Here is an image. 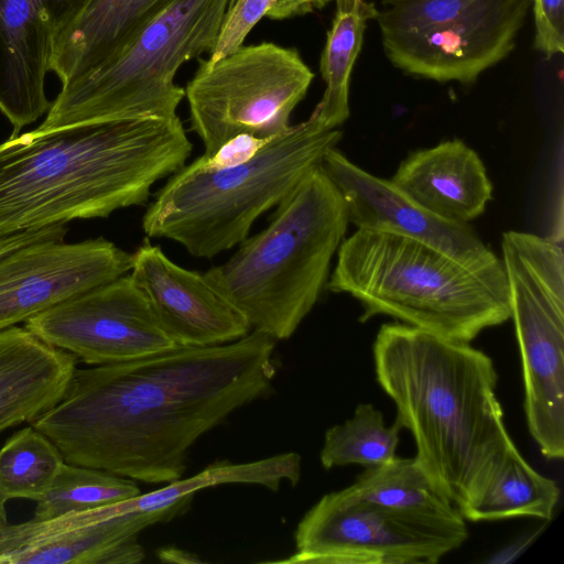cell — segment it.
Listing matches in <instances>:
<instances>
[{
  "mask_svg": "<svg viewBox=\"0 0 564 564\" xmlns=\"http://www.w3.org/2000/svg\"><path fill=\"white\" fill-rule=\"evenodd\" d=\"M274 348V338L251 330L226 344L76 368L61 401L31 425L66 463L169 484L200 436L269 393Z\"/></svg>",
  "mask_w": 564,
  "mask_h": 564,
  "instance_id": "cell-1",
  "label": "cell"
},
{
  "mask_svg": "<svg viewBox=\"0 0 564 564\" xmlns=\"http://www.w3.org/2000/svg\"><path fill=\"white\" fill-rule=\"evenodd\" d=\"M192 149L177 115L11 134L0 143V236L145 205Z\"/></svg>",
  "mask_w": 564,
  "mask_h": 564,
  "instance_id": "cell-2",
  "label": "cell"
},
{
  "mask_svg": "<svg viewBox=\"0 0 564 564\" xmlns=\"http://www.w3.org/2000/svg\"><path fill=\"white\" fill-rule=\"evenodd\" d=\"M372 355L378 383L414 437V458L459 510L514 445L492 359L400 322L379 328Z\"/></svg>",
  "mask_w": 564,
  "mask_h": 564,
  "instance_id": "cell-3",
  "label": "cell"
},
{
  "mask_svg": "<svg viewBox=\"0 0 564 564\" xmlns=\"http://www.w3.org/2000/svg\"><path fill=\"white\" fill-rule=\"evenodd\" d=\"M336 254L326 289L356 299L360 322L386 315L470 343L510 319L503 268L475 269L416 239L366 228L344 238Z\"/></svg>",
  "mask_w": 564,
  "mask_h": 564,
  "instance_id": "cell-4",
  "label": "cell"
},
{
  "mask_svg": "<svg viewBox=\"0 0 564 564\" xmlns=\"http://www.w3.org/2000/svg\"><path fill=\"white\" fill-rule=\"evenodd\" d=\"M348 224L346 203L319 164L280 202L263 230L204 274L251 330L288 339L326 288Z\"/></svg>",
  "mask_w": 564,
  "mask_h": 564,
  "instance_id": "cell-5",
  "label": "cell"
},
{
  "mask_svg": "<svg viewBox=\"0 0 564 564\" xmlns=\"http://www.w3.org/2000/svg\"><path fill=\"white\" fill-rule=\"evenodd\" d=\"M343 138L314 120L290 126L251 160L200 171L185 164L155 194L142 217L148 238L169 239L210 259L241 243L254 221L280 202Z\"/></svg>",
  "mask_w": 564,
  "mask_h": 564,
  "instance_id": "cell-6",
  "label": "cell"
},
{
  "mask_svg": "<svg viewBox=\"0 0 564 564\" xmlns=\"http://www.w3.org/2000/svg\"><path fill=\"white\" fill-rule=\"evenodd\" d=\"M230 0H175L104 62L62 85L43 122L54 130L176 115L178 68L210 52Z\"/></svg>",
  "mask_w": 564,
  "mask_h": 564,
  "instance_id": "cell-7",
  "label": "cell"
},
{
  "mask_svg": "<svg viewBox=\"0 0 564 564\" xmlns=\"http://www.w3.org/2000/svg\"><path fill=\"white\" fill-rule=\"evenodd\" d=\"M510 318L522 361L529 433L547 459L564 456V251L551 235L501 238Z\"/></svg>",
  "mask_w": 564,
  "mask_h": 564,
  "instance_id": "cell-8",
  "label": "cell"
},
{
  "mask_svg": "<svg viewBox=\"0 0 564 564\" xmlns=\"http://www.w3.org/2000/svg\"><path fill=\"white\" fill-rule=\"evenodd\" d=\"M531 0H386L384 53L403 72L469 84L514 47Z\"/></svg>",
  "mask_w": 564,
  "mask_h": 564,
  "instance_id": "cell-9",
  "label": "cell"
},
{
  "mask_svg": "<svg viewBox=\"0 0 564 564\" xmlns=\"http://www.w3.org/2000/svg\"><path fill=\"white\" fill-rule=\"evenodd\" d=\"M313 78L296 48L271 42L241 45L215 62L199 59L184 91L204 154L240 133L273 137L284 131Z\"/></svg>",
  "mask_w": 564,
  "mask_h": 564,
  "instance_id": "cell-10",
  "label": "cell"
},
{
  "mask_svg": "<svg viewBox=\"0 0 564 564\" xmlns=\"http://www.w3.org/2000/svg\"><path fill=\"white\" fill-rule=\"evenodd\" d=\"M468 538L462 514L388 508L344 489L324 495L301 519L296 552L276 563L435 564Z\"/></svg>",
  "mask_w": 564,
  "mask_h": 564,
  "instance_id": "cell-11",
  "label": "cell"
},
{
  "mask_svg": "<svg viewBox=\"0 0 564 564\" xmlns=\"http://www.w3.org/2000/svg\"><path fill=\"white\" fill-rule=\"evenodd\" d=\"M23 326L91 366L132 360L176 345L129 273L52 306Z\"/></svg>",
  "mask_w": 564,
  "mask_h": 564,
  "instance_id": "cell-12",
  "label": "cell"
},
{
  "mask_svg": "<svg viewBox=\"0 0 564 564\" xmlns=\"http://www.w3.org/2000/svg\"><path fill=\"white\" fill-rule=\"evenodd\" d=\"M132 253L102 237L42 240L0 258V330L130 273Z\"/></svg>",
  "mask_w": 564,
  "mask_h": 564,
  "instance_id": "cell-13",
  "label": "cell"
},
{
  "mask_svg": "<svg viewBox=\"0 0 564 564\" xmlns=\"http://www.w3.org/2000/svg\"><path fill=\"white\" fill-rule=\"evenodd\" d=\"M321 166L341 194L349 224L395 232L435 247L479 270H500V258L468 226L427 212L389 180L378 177L332 148Z\"/></svg>",
  "mask_w": 564,
  "mask_h": 564,
  "instance_id": "cell-14",
  "label": "cell"
},
{
  "mask_svg": "<svg viewBox=\"0 0 564 564\" xmlns=\"http://www.w3.org/2000/svg\"><path fill=\"white\" fill-rule=\"evenodd\" d=\"M87 0H0V112L18 134L51 107L55 45Z\"/></svg>",
  "mask_w": 564,
  "mask_h": 564,
  "instance_id": "cell-15",
  "label": "cell"
},
{
  "mask_svg": "<svg viewBox=\"0 0 564 564\" xmlns=\"http://www.w3.org/2000/svg\"><path fill=\"white\" fill-rule=\"evenodd\" d=\"M176 345L214 346L251 332L249 323L204 273L172 261L147 237L132 253L129 273Z\"/></svg>",
  "mask_w": 564,
  "mask_h": 564,
  "instance_id": "cell-16",
  "label": "cell"
},
{
  "mask_svg": "<svg viewBox=\"0 0 564 564\" xmlns=\"http://www.w3.org/2000/svg\"><path fill=\"white\" fill-rule=\"evenodd\" d=\"M433 215L468 225L492 199V183L478 153L459 139L409 154L389 180Z\"/></svg>",
  "mask_w": 564,
  "mask_h": 564,
  "instance_id": "cell-17",
  "label": "cell"
},
{
  "mask_svg": "<svg viewBox=\"0 0 564 564\" xmlns=\"http://www.w3.org/2000/svg\"><path fill=\"white\" fill-rule=\"evenodd\" d=\"M77 358L24 326L0 330V433L32 423L63 398Z\"/></svg>",
  "mask_w": 564,
  "mask_h": 564,
  "instance_id": "cell-18",
  "label": "cell"
},
{
  "mask_svg": "<svg viewBox=\"0 0 564 564\" xmlns=\"http://www.w3.org/2000/svg\"><path fill=\"white\" fill-rule=\"evenodd\" d=\"M170 512L128 513L80 528L0 547V564H135L145 557L138 541Z\"/></svg>",
  "mask_w": 564,
  "mask_h": 564,
  "instance_id": "cell-19",
  "label": "cell"
},
{
  "mask_svg": "<svg viewBox=\"0 0 564 564\" xmlns=\"http://www.w3.org/2000/svg\"><path fill=\"white\" fill-rule=\"evenodd\" d=\"M175 0H87L61 34L51 72L62 85L121 48Z\"/></svg>",
  "mask_w": 564,
  "mask_h": 564,
  "instance_id": "cell-20",
  "label": "cell"
},
{
  "mask_svg": "<svg viewBox=\"0 0 564 564\" xmlns=\"http://www.w3.org/2000/svg\"><path fill=\"white\" fill-rule=\"evenodd\" d=\"M560 495L557 482L535 470L513 445L458 511L465 520L474 522L514 517L550 520Z\"/></svg>",
  "mask_w": 564,
  "mask_h": 564,
  "instance_id": "cell-21",
  "label": "cell"
},
{
  "mask_svg": "<svg viewBox=\"0 0 564 564\" xmlns=\"http://www.w3.org/2000/svg\"><path fill=\"white\" fill-rule=\"evenodd\" d=\"M336 11L321 55L319 70L326 88L308 117L322 128L337 129L349 117V80L360 52L367 22L379 10L368 0H335Z\"/></svg>",
  "mask_w": 564,
  "mask_h": 564,
  "instance_id": "cell-22",
  "label": "cell"
},
{
  "mask_svg": "<svg viewBox=\"0 0 564 564\" xmlns=\"http://www.w3.org/2000/svg\"><path fill=\"white\" fill-rule=\"evenodd\" d=\"M344 490L355 498L388 508L440 517L460 514L414 457H394L368 467Z\"/></svg>",
  "mask_w": 564,
  "mask_h": 564,
  "instance_id": "cell-23",
  "label": "cell"
},
{
  "mask_svg": "<svg viewBox=\"0 0 564 564\" xmlns=\"http://www.w3.org/2000/svg\"><path fill=\"white\" fill-rule=\"evenodd\" d=\"M401 422L387 426L382 413L370 403L357 405L351 419L329 427L319 458L325 469L361 465L366 468L397 457Z\"/></svg>",
  "mask_w": 564,
  "mask_h": 564,
  "instance_id": "cell-24",
  "label": "cell"
},
{
  "mask_svg": "<svg viewBox=\"0 0 564 564\" xmlns=\"http://www.w3.org/2000/svg\"><path fill=\"white\" fill-rule=\"evenodd\" d=\"M64 463L59 449L31 424L17 431L0 448V501H39Z\"/></svg>",
  "mask_w": 564,
  "mask_h": 564,
  "instance_id": "cell-25",
  "label": "cell"
},
{
  "mask_svg": "<svg viewBox=\"0 0 564 564\" xmlns=\"http://www.w3.org/2000/svg\"><path fill=\"white\" fill-rule=\"evenodd\" d=\"M140 494L133 479L65 462L46 494L36 501L32 520L46 521L91 510Z\"/></svg>",
  "mask_w": 564,
  "mask_h": 564,
  "instance_id": "cell-26",
  "label": "cell"
},
{
  "mask_svg": "<svg viewBox=\"0 0 564 564\" xmlns=\"http://www.w3.org/2000/svg\"><path fill=\"white\" fill-rule=\"evenodd\" d=\"M332 0H230L224 14L219 37L224 44L237 47L262 19L284 20L322 9Z\"/></svg>",
  "mask_w": 564,
  "mask_h": 564,
  "instance_id": "cell-27",
  "label": "cell"
},
{
  "mask_svg": "<svg viewBox=\"0 0 564 564\" xmlns=\"http://www.w3.org/2000/svg\"><path fill=\"white\" fill-rule=\"evenodd\" d=\"M534 47L551 58L564 52V0H531Z\"/></svg>",
  "mask_w": 564,
  "mask_h": 564,
  "instance_id": "cell-28",
  "label": "cell"
},
{
  "mask_svg": "<svg viewBox=\"0 0 564 564\" xmlns=\"http://www.w3.org/2000/svg\"><path fill=\"white\" fill-rule=\"evenodd\" d=\"M273 137L237 134L224 142L214 153L200 155L191 165L200 171H217L242 164L251 160Z\"/></svg>",
  "mask_w": 564,
  "mask_h": 564,
  "instance_id": "cell-29",
  "label": "cell"
},
{
  "mask_svg": "<svg viewBox=\"0 0 564 564\" xmlns=\"http://www.w3.org/2000/svg\"><path fill=\"white\" fill-rule=\"evenodd\" d=\"M65 225H53L40 229L0 236V258L31 242L42 240H63L66 236Z\"/></svg>",
  "mask_w": 564,
  "mask_h": 564,
  "instance_id": "cell-30",
  "label": "cell"
},
{
  "mask_svg": "<svg viewBox=\"0 0 564 564\" xmlns=\"http://www.w3.org/2000/svg\"><path fill=\"white\" fill-rule=\"evenodd\" d=\"M540 531H535L534 533L528 534L525 538H521L509 546L501 549L495 556H491L486 562L488 563H507L512 561L517 555H519L530 543L539 535Z\"/></svg>",
  "mask_w": 564,
  "mask_h": 564,
  "instance_id": "cell-31",
  "label": "cell"
},
{
  "mask_svg": "<svg viewBox=\"0 0 564 564\" xmlns=\"http://www.w3.org/2000/svg\"><path fill=\"white\" fill-rule=\"evenodd\" d=\"M158 557L161 562L177 563V564H192L203 563V561L194 553L174 546L161 547L158 551Z\"/></svg>",
  "mask_w": 564,
  "mask_h": 564,
  "instance_id": "cell-32",
  "label": "cell"
},
{
  "mask_svg": "<svg viewBox=\"0 0 564 564\" xmlns=\"http://www.w3.org/2000/svg\"><path fill=\"white\" fill-rule=\"evenodd\" d=\"M4 505L6 503L0 501V529H2L6 524L9 523Z\"/></svg>",
  "mask_w": 564,
  "mask_h": 564,
  "instance_id": "cell-33",
  "label": "cell"
}]
</instances>
